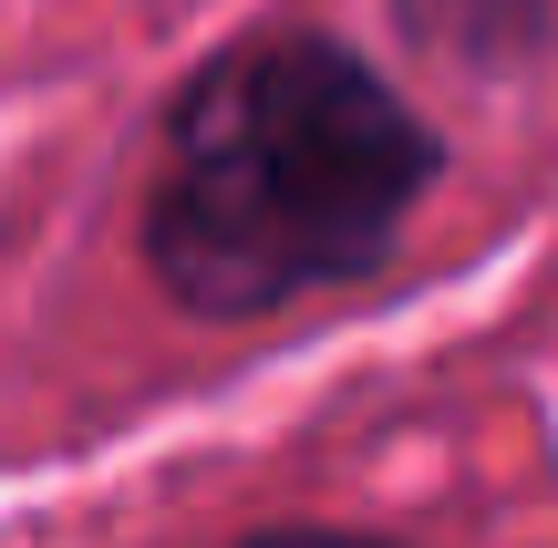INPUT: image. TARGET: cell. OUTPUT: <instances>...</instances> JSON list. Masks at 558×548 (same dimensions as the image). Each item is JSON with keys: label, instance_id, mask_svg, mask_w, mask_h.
Returning a JSON list of instances; mask_svg holds the SVG:
<instances>
[{"label": "cell", "instance_id": "1", "mask_svg": "<svg viewBox=\"0 0 558 548\" xmlns=\"http://www.w3.org/2000/svg\"><path fill=\"white\" fill-rule=\"evenodd\" d=\"M424 186L435 135L393 83L341 41L269 32L186 83L145 197V259L186 310L259 321L383 269Z\"/></svg>", "mask_w": 558, "mask_h": 548}, {"label": "cell", "instance_id": "2", "mask_svg": "<svg viewBox=\"0 0 558 548\" xmlns=\"http://www.w3.org/2000/svg\"><path fill=\"white\" fill-rule=\"evenodd\" d=\"M248 548H383V538H341V528H279V538H248Z\"/></svg>", "mask_w": 558, "mask_h": 548}]
</instances>
